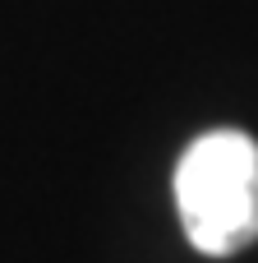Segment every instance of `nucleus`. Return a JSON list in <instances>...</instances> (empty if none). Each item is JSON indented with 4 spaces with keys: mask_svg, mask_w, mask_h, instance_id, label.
I'll use <instances>...</instances> for the list:
<instances>
[{
    "mask_svg": "<svg viewBox=\"0 0 258 263\" xmlns=\"http://www.w3.org/2000/svg\"><path fill=\"white\" fill-rule=\"evenodd\" d=\"M175 208L199 254L226 259L258 240V143L240 129L199 134L175 166Z\"/></svg>",
    "mask_w": 258,
    "mask_h": 263,
    "instance_id": "nucleus-1",
    "label": "nucleus"
}]
</instances>
